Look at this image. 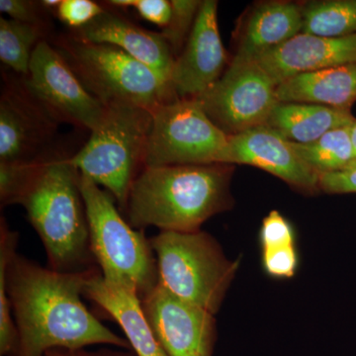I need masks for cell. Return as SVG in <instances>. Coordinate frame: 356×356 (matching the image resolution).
<instances>
[{"instance_id":"9a60e30c","label":"cell","mask_w":356,"mask_h":356,"mask_svg":"<svg viewBox=\"0 0 356 356\" xmlns=\"http://www.w3.org/2000/svg\"><path fill=\"white\" fill-rule=\"evenodd\" d=\"M70 33L89 43L110 44L120 49L153 70L170 86L175 58L161 33L144 29L106 8L88 25Z\"/></svg>"},{"instance_id":"d6986e66","label":"cell","mask_w":356,"mask_h":356,"mask_svg":"<svg viewBox=\"0 0 356 356\" xmlns=\"http://www.w3.org/2000/svg\"><path fill=\"white\" fill-rule=\"evenodd\" d=\"M278 102L310 103L351 109L356 102V65L297 74L276 88Z\"/></svg>"},{"instance_id":"ffe728a7","label":"cell","mask_w":356,"mask_h":356,"mask_svg":"<svg viewBox=\"0 0 356 356\" xmlns=\"http://www.w3.org/2000/svg\"><path fill=\"white\" fill-rule=\"evenodd\" d=\"M355 120L350 109L310 103L278 102L266 125L296 144H309Z\"/></svg>"},{"instance_id":"484cf974","label":"cell","mask_w":356,"mask_h":356,"mask_svg":"<svg viewBox=\"0 0 356 356\" xmlns=\"http://www.w3.org/2000/svg\"><path fill=\"white\" fill-rule=\"evenodd\" d=\"M104 8L91 0H62L55 15L72 31L81 29L95 20Z\"/></svg>"},{"instance_id":"603a6c76","label":"cell","mask_w":356,"mask_h":356,"mask_svg":"<svg viewBox=\"0 0 356 356\" xmlns=\"http://www.w3.org/2000/svg\"><path fill=\"white\" fill-rule=\"evenodd\" d=\"M348 127L332 130L309 144L291 143L297 154L318 175L337 172L348 168L356 159Z\"/></svg>"},{"instance_id":"d6a6232c","label":"cell","mask_w":356,"mask_h":356,"mask_svg":"<svg viewBox=\"0 0 356 356\" xmlns=\"http://www.w3.org/2000/svg\"><path fill=\"white\" fill-rule=\"evenodd\" d=\"M44 356H65L64 351L60 350H54L48 351Z\"/></svg>"},{"instance_id":"4fadbf2b","label":"cell","mask_w":356,"mask_h":356,"mask_svg":"<svg viewBox=\"0 0 356 356\" xmlns=\"http://www.w3.org/2000/svg\"><path fill=\"white\" fill-rule=\"evenodd\" d=\"M218 26V2L203 0L181 54L175 60L170 88L177 98H197L228 67Z\"/></svg>"},{"instance_id":"836d02e7","label":"cell","mask_w":356,"mask_h":356,"mask_svg":"<svg viewBox=\"0 0 356 356\" xmlns=\"http://www.w3.org/2000/svg\"><path fill=\"white\" fill-rule=\"evenodd\" d=\"M356 168V159H355V161H353V163H350V166H348V168Z\"/></svg>"},{"instance_id":"d4e9b609","label":"cell","mask_w":356,"mask_h":356,"mask_svg":"<svg viewBox=\"0 0 356 356\" xmlns=\"http://www.w3.org/2000/svg\"><path fill=\"white\" fill-rule=\"evenodd\" d=\"M259 240L262 250L294 245V229L286 218L273 210L262 221Z\"/></svg>"},{"instance_id":"7402d4cb","label":"cell","mask_w":356,"mask_h":356,"mask_svg":"<svg viewBox=\"0 0 356 356\" xmlns=\"http://www.w3.org/2000/svg\"><path fill=\"white\" fill-rule=\"evenodd\" d=\"M50 26L32 25L0 18V60L14 74L26 76L37 46L47 40Z\"/></svg>"},{"instance_id":"5b68a950","label":"cell","mask_w":356,"mask_h":356,"mask_svg":"<svg viewBox=\"0 0 356 356\" xmlns=\"http://www.w3.org/2000/svg\"><path fill=\"white\" fill-rule=\"evenodd\" d=\"M90 250L105 280L127 287L140 300L159 284L158 264L151 241L121 215L114 198L81 175Z\"/></svg>"},{"instance_id":"52a82bcc","label":"cell","mask_w":356,"mask_h":356,"mask_svg":"<svg viewBox=\"0 0 356 356\" xmlns=\"http://www.w3.org/2000/svg\"><path fill=\"white\" fill-rule=\"evenodd\" d=\"M50 43L104 107L130 103L154 111L177 98L153 70L116 47L89 43L70 33L58 35Z\"/></svg>"},{"instance_id":"1f68e13d","label":"cell","mask_w":356,"mask_h":356,"mask_svg":"<svg viewBox=\"0 0 356 356\" xmlns=\"http://www.w3.org/2000/svg\"><path fill=\"white\" fill-rule=\"evenodd\" d=\"M348 130H350L351 143H353V149H355L356 154V119L350 124Z\"/></svg>"},{"instance_id":"277c9868","label":"cell","mask_w":356,"mask_h":356,"mask_svg":"<svg viewBox=\"0 0 356 356\" xmlns=\"http://www.w3.org/2000/svg\"><path fill=\"white\" fill-rule=\"evenodd\" d=\"M153 111L130 103L105 107L104 115L70 161L83 177L103 187L125 213L134 180L144 168Z\"/></svg>"},{"instance_id":"30bf717a","label":"cell","mask_w":356,"mask_h":356,"mask_svg":"<svg viewBox=\"0 0 356 356\" xmlns=\"http://www.w3.org/2000/svg\"><path fill=\"white\" fill-rule=\"evenodd\" d=\"M0 95V163L30 165L53 156L58 123L26 86L3 72Z\"/></svg>"},{"instance_id":"8992f818","label":"cell","mask_w":356,"mask_h":356,"mask_svg":"<svg viewBox=\"0 0 356 356\" xmlns=\"http://www.w3.org/2000/svg\"><path fill=\"white\" fill-rule=\"evenodd\" d=\"M159 285L178 298L216 315L238 268L203 231L159 232L149 238Z\"/></svg>"},{"instance_id":"8fae6325","label":"cell","mask_w":356,"mask_h":356,"mask_svg":"<svg viewBox=\"0 0 356 356\" xmlns=\"http://www.w3.org/2000/svg\"><path fill=\"white\" fill-rule=\"evenodd\" d=\"M26 86L60 124L91 131L102 121L105 107L88 92L63 56L44 40L35 49Z\"/></svg>"},{"instance_id":"cb8c5ba5","label":"cell","mask_w":356,"mask_h":356,"mask_svg":"<svg viewBox=\"0 0 356 356\" xmlns=\"http://www.w3.org/2000/svg\"><path fill=\"white\" fill-rule=\"evenodd\" d=\"M172 13L170 23L161 35L170 44L175 58L181 54L197 18L202 1L198 0H172Z\"/></svg>"},{"instance_id":"9c48e42d","label":"cell","mask_w":356,"mask_h":356,"mask_svg":"<svg viewBox=\"0 0 356 356\" xmlns=\"http://www.w3.org/2000/svg\"><path fill=\"white\" fill-rule=\"evenodd\" d=\"M276 88L257 60L234 57L222 76L196 99L215 125L233 136L266 125L278 103Z\"/></svg>"},{"instance_id":"5bb4252c","label":"cell","mask_w":356,"mask_h":356,"mask_svg":"<svg viewBox=\"0 0 356 356\" xmlns=\"http://www.w3.org/2000/svg\"><path fill=\"white\" fill-rule=\"evenodd\" d=\"M224 163L255 166L306 193L320 191V175L301 159L290 140L266 125L229 136Z\"/></svg>"},{"instance_id":"f1b7e54d","label":"cell","mask_w":356,"mask_h":356,"mask_svg":"<svg viewBox=\"0 0 356 356\" xmlns=\"http://www.w3.org/2000/svg\"><path fill=\"white\" fill-rule=\"evenodd\" d=\"M0 11L9 18L27 24L50 26L46 18L48 11L41 1L32 0H0Z\"/></svg>"},{"instance_id":"83f0119b","label":"cell","mask_w":356,"mask_h":356,"mask_svg":"<svg viewBox=\"0 0 356 356\" xmlns=\"http://www.w3.org/2000/svg\"><path fill=\"white\" fill-rule=\"evenodd\" d=\"M298 254L294 245L262 250V264L268 275L290 278L296 273Z\"/></svg>"},{"instance_id":"4316f807","label":"cell","mask_w":356,"mask_h":356,"mask_svg":"<svg viewBox=\"0 0 356 356\" xmlns=\"http://www.w3.org/2000/svg\"><path fill=\"white\" fill-rule=\"evenodd\" d=\"M108 6L119 8H133L140 17L163 29L172 18V2L168 0H111Z\"/></svg>"},{"instance_id":"ac0fdd59","label":"cell","mask_w":356,"mask_h":356,"mask_svg":"<svg viewBox=\"0 0 356 356\" xmlns=\"http://www.w3.org/2000/svg\"><path fill=\"white\" fill-rule=\"evenodd\" d=\"M302 6L290 1L259 4L245 21L236 44V58L257 60L300 34Z\"/></svg>"},{"instance_id":"44dd1931","label":"cell","mask_w":356,"mask_h":356,"mask_svg":"<svg viewBox=\"0 0 356 356\" xmlns=\"http://www.w3.org/2000/svg\"><path fill=\"white\" fill-rule=\"evenodd\" d=\"M301 33L343 38L356 34V0H324L302 6Z\"/></svg>"},{"instance_id":"3957f363","label":"cell","mask_w":356,"mask_h":356,"mask_svg":"<svg viewBox=\"0 0 356 356\" xmlns=\"http://www.w3.org/2000/svg\"><path fill=\"white\" fill-rule=\"evenodd\" d=\"M234 165L145 166L134 180L125 215L133 228L196 232L233 205Z\"/></svg>"},{"instance_id":"6da1fadb","label":"cell","mask_w":356,"mask_h":356,"mask_svg":"<svg viewBox=\"0 0 356 356\" xmlns=\"http://www.w3.org/2000/svg\"><path fill=\"white\" fill-rule=\"evenodd\" d=\"M19 234L0 220V271L18 334L15 356H44L48 351L86 350L111 346L132 350L122 337L102 324L83 302L91 273H67L42 266L17 252Z\"/></svg>"},{"instance_id":"7c38bea8","label":"cell","mask_w":356,"mask_h":356,"mask_svg":"<svg viewBox=\"0 0 356 356\" xmlns=\"http://www.w3.org/2000/svg\"><path fill=\"white\" fill-rule=\"evenodd\" d=\"M145 315L168 356H212L216 339L213 314L158 284L142 300Z\"/></svg>"},{"instance_id":"f546056e","label":"cell","mask_w":356,"mask_h":356,"mask_svg":"<svg viewBox=\"0 0 356 356\" xmlns=\"http://www.w3.org/2000/svg\"><path fill=\"white\" fill-rule=\"evenodd\" d=\"M318 186L329 194L356 193V168L323 173Z\"/></svg>"},{"instance_id":"ba28073f","label":"cell","mask_w":356,"mask_h":356,"mask_svg":"<svg viewBox=\"0 0 356 356\" xmlns=\"http://www.w3.org/2000/svg\"><path fill=\"white\" fill-rule=\"evenodd\" d=\"M228 145L196 98H177L153 111L144 168L224 163Z\"/></svg>"},{"instance_id":"2e32d148","label":"cell","mask_w":356,"mask_h":356,"mask_svg":"<svg viewBox=\"0 0 356 356\" xmlns=\"http://www.w3.org/2000/svg\"><path fill=\"white\" fill-rule=\"evenodd\" d=\"M255 60L278 86L297 74L356 65V34L343 38H327L300 33Z\"/></svg>"},{"instance_id":"4dcf8cb0","label":"cell","mask_w":356,"mask_h":356,"mask_svg":"<svg viewBox=\"0 0 356 356\" xmlns=\"http://www.w3.org/2000/svg\"><path fill=\"white\" fill-rule=\"evenodd\" d=\"M64 351L65 356H137L132 350H116L113 348H102L96 350H81Z\"/></svg>"},{"instance_id":"e0dca14e","label":"cell","mask_w":356,"mask_h":356,"mask_svg":"<svg viewBox=\"0 0 356 356\" xmlns=\"http://www.w3.org/2000/svg\"><path fill=\"white\" fill-rule=\"evenodd\" d=\"M83 297L100 307L120 325L136 355L168 356L154 336L137 293L108 282L96 270L86 280Z\"/></svg>"},{"instance_id":"7a4b0ae2","label":"cell","mask_w":356,"mask_h":356,"mask_svg":"<svg viewBox=\"0 0 356 356\" xmlns=\"http://www.w3.org/2000/svg\"><path fill=\"white\" fill-rule=\"evenodd\" d=\"M62 152L30 165L0 163L1 206L20 205L38 234L48 267L58 273L98 268L89 243L81 173Z\"/></svg>"}]
</instances>
